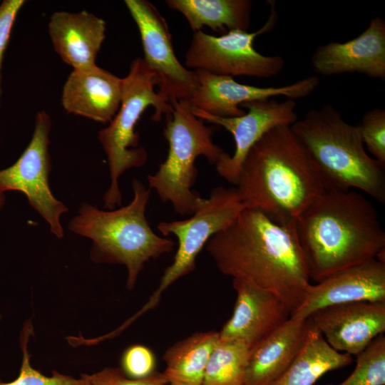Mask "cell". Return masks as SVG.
I'll return each mask as SVG.
<instances>
[{
  "instance_id": "8fae6325",
  "label": "cell",
  "mask_w": 385,
  "mask_h": 385,
  "mask_svg": "<svg viewBox=\"0 0 385 385\" xmlns=\"http://www.w3.org/2000/svg\"><path fill=\"white\" fill-rule=\"evenodd\" d=\"M124 2L139 31L143 60L158 78V90L169 98L170 104L189 101L196 88L197 78L195 71L185 68L176 57L165 19L148 1Z\"/></svg>"
},
{
  "instance_id": "603a6c76",
  "label": "cell",
  "mask_w": 385,
  "mask_h": 385,
  "mask_svg": "<svg viewBox=\"0 0 385 385\" xmlns=\"http://www.w3.org/2000/svg\"><path fill=\"white\" fill-rule=\"evenodd\" d=\"M351 363L352 356L332 348L312 323L299 352L271 385H313L326 373Z\"/></svg>"
},
{
  "instance_id": "d4e9b609",
  "label": "cell",
  "mask_w": 385,
  "mask_h": 385,
  "mask_svg": "<svg viewBox=\"0 0 385 385\" xmlns=\"http://www.w3.org/2000/svg\"><path fill=\"white\" fill-rule=\"evenodd\" d=\"M385 337H376L360 354L356 355L354 371L342 382L326 385H384Z\"/></svg>"
},
{
  "instance_id": "ba28073f",
  "label": "cell",
  "mask_w": 385,
  "mask_h": 385,
  "mask_svg": "<svg viewBox=\"0 0 385 385\" xmlns=\"http://www.w3.org/2000/svg\"><path fill=\"white\" fill-rule=\"evenodd\" d=\"M247 206L236 188H214L195 212L183 220L160 222L157 229L165 236L175 235L178 249L173 262L165 270L159 285L148 302L135 313L137 317L157 306L163 293L175 282L192 272L196 258L208 240L227 227Z\"/></svg>"
},
{
  "instance_id": "cb8c5ba5",
  "label": "cell",
  "mask_w": 385,
  "mask_h": 385,
  "mask_svg": "<svg viewBox=\"0 0 385 385\" xmlns=\"http://www.w3.org/2000/svg\"><path fill=\"white\" fill-rule=\"evenodd\" d=\"M250 349L235 341L219 340L208 361L202 385H244Z\"/></svg>"
},
{
  "instance_id": "1f68e13d",
  "label": "cell",
  "mask_w": 385,
  "mask_h": 385,
  "mask_svg": "<svg viewBox=\"0 0 385 385\" xmlns=\"http://www.w3.org/2000/svg\"><path fill=\"white\" fill-rule=\"evenodd\" d=\"M1 314H0V319H1Z\"/></svg>"
},
{
  "instance_id": "44dd1931",
  "label": "cell",
  "mask_w": 385,
  "mask_h": 385,
  "mask_svg": "<svg viewBox=\"0 0 385 385\" xmlns=\"http://www.w3.org/2000/svg\"><path fill=\"white\" fill-rule=\"evenodd\" d=\"M220 340L219 332L195 333L164 353L162 372L168 385H202L210 357Z\"/></svg>"
},
{
  "instance_id": "4dcf8cb0",
  "label": "cell",
  "mask_w": 385,
  "mask_h": 385,
  "mask_svg": "<svg viewBox=\"0 0 385 385\" xmlns=\"http://www.w3.org/2000/svg\"><path fill=\"white\" fill-rule=\"evenodd\" d=\"M6 201L5 194L0 192V211L3 208Z\"/></svg>"
},
{
  "instance_id": "ac0fdd59",
  "label": "cell",
  "mask_w": 385,
  "mask_h": 385,
  "mask_svg": "<svg viewBox=\"0 0 385 385\" xmlns=\"http://www.w3.org/2000/svg\"><path fill=\"white\" fill-rule=\"evenodd\" d=\"M123 78L96 64L75 69L63 87L61 103L68 113L101 123H109L122 98Z\"/></svg>"
},
{
  "instance_id": "8992f818",
  "label": "cell",
  "mask_w": 385,
  "mask_h": 385,
  "mask_svg": "<svg viewBox=\"0 0 385 385\" xmlns=\"http://www.w3.org/2000/svg\"><path fill=\"white\" fill-rule=\"evenodd\" d=\"M156 74L143 58L134 59L128 75L123 78L120 108L108 126L99 130L98 138L107 156L111 184L103 200L104 208L115 209L122 202L119 178L128 170L145 164L148 153L139 146V135L135 126L143 112L153 107L152 119L160 120L173 111L169 98L156 91L159 87Z\"/></svg>"
},
{
  "instance_id": "7c38bea8",
  "label": "cell",
  "mask_w": 385,
  "mask_h": 385,
  "mask_svg": "<svg viewBox=\"0 0 385 385\" xmlns=\"http://www.w3.org/2000/svg\"><path fill=\"white\" fill-rule=\"evenodd\" d=\"M296 106L288 98L280 102L274 98L253 101L240 106L247 110L243 115L233 118L217 117L190 108L197 118L223 127L233 136V155L228 154L215 167L222 178L236 185L241 164L250 148L271 129L295 123Z\"/></svg>"
},
{
  "instance_id": "83f0119b",
  "label": "cell",
  "mask_w": 385,
  "mask_h": 385,
  "mask_svg": "<svg viewBox=\"0 0 385 385\" xmlns=\"http://www.w3.org/2000/svg\"><path fill=\"white\" fill-rule=\"evenodd\" d=\"M120 364V369L125 376L140 379L155 372L156 359L153 352L148 346L133 344L123 351Z\"/></svg>"
},
{
  "instance_id": "277c9868",
  "label": "cell",
  "mask_w": 385,
  "mask_h": 385,
  "mask_svg": "<svg viewBox=\"0 0 385 385\" xmlns=\"http://www.w3.org/2000/svg\"><path fill=\"white\" fill-rule=\"evenodd\" d=\"M291 128L325 190H358L385 202V165L366 153L358 125L325 105L309 110Z\"/></svg>"
},
{
  "instance_id": "484cf974",
  "label": "cell",
  "mask_w": 385,
  "mask_h": 385,
  "mask_svg": "<svg viewBox=\"0 0 385 385\" xmlns=\"http://www.w3.org/2000/svg\"><path fill=\"white\" fill-rule=\"evenodd\" d=\"M32 333L33 326L31 320H28L24 324L20 335L22 361L19 373L12 381L5 382L0 380V385H87L81 376L75 378L56 371H53L51 376H46L34 369L31 364L28 349V344Z\"/></svg>"
},
{
  "instance_id": "30bf717a",
  "label": "cell",
  "mask_w": 385,
  "mask_h": 385,
  "mask_svg": "<svg viewBox=\"0 0 385 385\" xmlns=\"http://www.w3.org/2000/svg\"><path fill=\"white\" fill-rule=\"evenodd\" d=\"M51 120L45 111L36 117L31 139L17 160L0 170V192L18 191L48 223L57 238L63 237L61 215L68 207L51 192L49 175L52 168L48 148Z\"/></svg>"
},
{
  "instance_id": "52a82bcc",
  "label": "cell",
  "mask_w": 385,
  "mask_h": 385,
  "mask_svg": "<svg viewBox=\"0 0 385 385\" xmlns=\"http://www.w3.org/2000/svg\"><path fill=\"white\" fill-rule=\"evenodd\" d=\"M163 131L168 143L165 160L156 173L148 176V185L163 202H170L180 215H192L203 199L192 190L197 176L195 165L199 156L217 165L228 154L214 143V129L191 111L188 101L171 103Z\"/></svg>"
},
{
  "instance_id": "7a4b0ae2",
  "label": "cell",
  "mask_w": 385,
  "mask_h": 385,
  "mask_svg": "<svg viewBox=\"0 0 385 385\" xmlns=\"http://www.w3.org/2000/svg\"><path fill=\"white\" fill-rule=\"evenodd\" d=\"M294 228L309 278L316 282L385 250L378 212L356 190H325L297 217Z\"/></svg>"
},
{
  "instance_id": "4316f807",
  "label": "cell",
  "mask_w": 385,
  "mask_h": 385,
  "mask_svg": "<svg viewBox=\"0 0 385 385\" xmlns=\"http://www.w3.org/2000/svg\"><path fill=\"white\" fill-rule=\"evenodd\" d=\"M358 127L369 152L385 165V110L374 108L366 112Z\"/></svg>"
},
{
  "instance_id": "9c48e42d",
  "label": "cell",
  "mask_w": 385,
  "mask_h": 385,
  "mask_svg": "<svg viewBox=\"0 0 385 385\" xmlns=\"http://www.w3.org/2000/svg\"><path fill=\"white\" fill-rule=\"evenodd\" d=\"M271 4L270 15L266 23L255 32L234 30L220 36L195 31L185 56V65L220 76H244L268 78L279 73L284 59L279 55L265 56L253 46L259 35L271 31L277 15L274 4Z\"/></svg>"
},
{
  "instance_id": "e0dca14e",
  "label": "cell",
  "mask_w": 385,
  "mask_h": 385,
  "mask_svg": "<svg viewBox=\"0 0 385 385\" xmlns=\"http://www.w3.org/2000/svg\"><path fill=\"white\" fill-rule=\"evenodd\" d=\"M232 286L236 301L220 340L241 342L250 349L290 318V310L272 293L235 279Z\"/></svg>"
},
{
  "instance_id": "5bb4252c",
  "label": "cell",
  "mask_w": 385,
  "mask_h": 385,
  "mask_svg": "<svg viewBox=\"0 0 385 385\" xmlns=\"http://www.w3.org/2000/svg\"><path fill=\"white\" fill-rule=\"evenodd\" d=\"M334 350L358 355L385 331V302L366 301L321 308L308 317Z\"/></svg>"
},
{
  "instance_id": "4fadbf2b",
  "label": "cell",
  "mask_w": 385,
  "mask_h": 385,
  "mask_svg": "<svg viewBox=\"0 0 385 385\" xmlns=\"http://www.w3.org/2000/svg\"><path fill=\"white\" fill-rule=\"evenodd\" d=\"M196 88L188 101L190 107L212 115L233 118L243 115L240 106L246 102L284 96L295 100L309 96L319 85L315 76L279 87H257L240 83L233 77L194 70Z\"/></svg>"
},
{
  "instance_id": "2e32d148",
  "label": "cell",
  "mask_w": 385,
  "mask_h": 385,
  "mask_svg": "<svg viewBox=\"0 0 385 385\" xmlns=\"http://www.w3.org/2000/svg\"><path fill=\"white\" fill-rule=\"evenodd\" d=\"M311 62L314 70L324 76L358 73L384 81L385 21L376 17L356 38L318 46Z\"/></svg>"
},
{
  "instance_id": "3957f363",
  "label": "cell",
  "mask_w": 385,
  "mask_h": 385,
  "mask_svg": "<svg viewBox=\"0 0 385 385\" xmlns=\"http://www.w3.org/2000/svg\"><path fill=\"white\" fill-rule=\"evenodd\" d=\"M236 186L247 207L258 209L282 225L294 222L325 191L290 125L271 129L250 148Z\"/></svg>"
},
{
  "instance_id": "7402d4cb",
  "label": "cell",
  "mask_w": 385,
  "mask_h": 385,
  "mask_svg": "<svg viewBox=\"0 0 385 385\" xmlns=\"http://www.w3.org/2000/svg\"><path fill=\"white\" fill-rule=\"evenodd\" d=\"M171 9L181 13L193 31L204 26L226 34L247 31L251 21V0H168Z\"/></svg>"
},
{
  "instance_id": "f546056e",
  "label": "cell",
  "mask_w": 385,
  "mask_h": 385,
  "mask_svg": "<svg viewBox=\"0 0 385 385\" xmlns=\"http://www.w3.org/2000/svg\"><path fill=\"white\" fill-rule=\"evenodd\" d=\"M25 4L24 0H4L0 4V100L3 95L1 69L4 53L16 17Z\"/></svg>"
},
{
  "instance_id": "6da1fadb",
  "label": "cell",
  "mask_w": 385,
  "mask_h": 385,
  "mask_svg": "<svg viewBox=\"0 0 385 385\" xmlns=\"http://www.w3.org/2000/svg\"><path fill=\"white\" fill-rule=\"evenodd\" d=\"M205 249L222 274L272 293L291 313L304 301L310 278L294 222L282 225L247 207Z\"/></svg>"
},
{
  "instance_id": "d6986e66",
  "label": "cell",
  "mask_w": 385,
  "mask_h": 385,
  "mask_svg": "<svg viewBox=\"0 0 385 385\" xmlns=\"http://www.w3.org/2000/svg\"><path fill=\"white\" fill-rule=\"evenodd\" d=\"M106 30L104 20L86 11L54 12L48 25L54 51L73 70L96 65Z\"/></svg>"
},
{
  "instance_id": "9a60e30c",
  "label": "cell",
  "mask_w": 385,
  "mask_h": 385,
  "mask_svg": "<svg viewBox=\"0 0 385 385\" xmlns=\"http://www.w3.org/2000/svg\"><path fill=\"white\" fill-rule=\"evenodd\" d=\"M361 301L385 302V262L374 259L310 284L304 301L290 317L306 319L321 308Z\"/></svg>"
},
{
  "instance_id": "5b68a950",
  "label": "cell",
  "mask_w": 385,
  "mask_h": 385,
  "mask_svg": "<svg viewBox=\"0 0 385 385\" xmlns=\"http://www.w3.org/2000/svg\"><path fill=\"white\" fill-rule=\"evenodd\" d=\"M133 197L118 209L101 210L86 202L69 222L73 232L92 241L95 263L119 264L127 269V287L133 289L145 264L171 252L175 242L158 236L145 217L150 191L138 179L132 181Z\"/></svg>"
},
{
  "instance_id": "f1b7e54d",
  "label": "cell",
  "mask_w": 385,
  "mask_h": 385,
  "mask_svg": "<svg viewBox=\"0 0 385 385\" xmlns=\"http://www.w3.org/2000/svg\"><path fill=\"white\" fill-rule=\"evenodd\" d=\"M87 385H167L162 372H154L150 376L134 379L124 374L120 368L106 367L91 374L81 375Z\"/></svg>"
},
{
  "instance_id": "ffe728a7",
  "label": "cell",
  "mask_w": 385,
  "mask_h": 385,
  "mask_svg": "<svg viewBox=\"0 0 385 385\" xmlns=\"http://www.w3.org/2000/svg\"><path fill=\"white\" fill-rule=\"evenodd\" d=\"M312 322L290 317L250 349L244 385H271L288 368L304 344Z\"/></svg>"
},
{
  "instance_id": "d6a6232c",
  "label": "cell",
  "mask_w": 385,
  "mask_h": 385,
  "mask_svg": "<svg viewBox=\"0 0 385 385\" xmlns=\"http://www.w3.org/2000/svg\"><path fill=\"white\" fill-rule=\"evenodd\" d=\"M167 385H168V384H167Z\"/></svg>"
}]
</instances>
